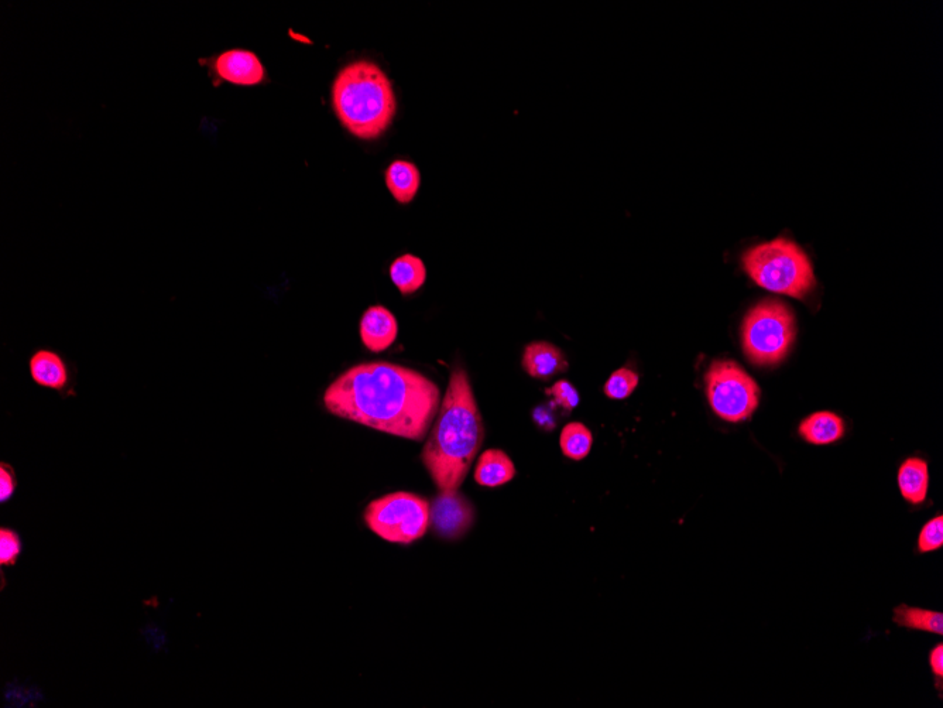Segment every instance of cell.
Listing matches in <instances>:
<instances>
[{
  "instance_id": "6da1fadb",
  "label": "cell",
  "mask_w": 943,
  "mask_h": 708,
  "mask_svg": "<svg viewBox=\"0 0 943 708\" xmlns=\"http://www.w3.org/2000/svg\"><path fill=\"white\" fill-rule=\"evenodd\" d=\"M441 400L440 388L430 378L383 361L353 365L322 395L329 415L414 441L427 436Z\"/></svg>"
},
{
  "instance_id": "7a4b0ae2",
  "label": "cell",
  "mask_w": 943,
  "mask_h": 708,
  "mask_svg": "<svg viewBox=\"0 0 943 708\" xmlns=\"http://www.w3.org/2000/svg\"><path fill=\"white\" fill-rule=\"evenodd\" d=\"M485 439V426L465 369L456 368L425 443L423 463L440 492L458 491Z\"/></svg>"
},
{
  "instance_id": "3957f363",
  "label": "cell",
  "mask_w": 943,
  "mask_h": 708,
  "mask_svg": "<svg viewBox=\"0 0 943 708\" xmlns=\"http://www.w3.org/2000/svg\"><path fill=\"white\" fill-rule=\"evenodd\" d=\"M331 104L346 131L366 142L382 138L397 114L393 82L369 60L352 61L338 71Z\"/></svg>"
},
{
  "instance_id": "277c9868",
  "label": "cell",
  "mask_w": 943,
  "mask_h": 708,
  "mask_svg": "<svg viewBox=\"0 0 943 708\" xmlns=\"http://www.w3.org/2000/svg\"><path fill=\"white\" fill-rule=\"evenodd\" d=\"M743 269L768 292L804 299L815 289L814 268L807 253L788 239L753 246L743 255Z\"/></svg>"
},
{
  "instance_id": "5b68a950",
  "label": "cell",
  "mask_w": 943,
  "mask_h": 708,
  "mask_svg": "<svg viewBox=\"0 0 943 708\" xmlns=\"http://www.w3.org/2000/svg\"><path fill=\"white\" fill-rule=\"evenodd\" d=\"M795 333V318L790 307L778 300H763L744 317L743 350L753 364L770 367L787 357Z\"/></svg>"
},
{
  "instance_id": "8992f818",
  "label": "cell",
  "mask_w": 943,
  "mask_h": 708,
  "mask_svg": "<svg viewBox=\"0 0 943 708\" xmlns=\"http://www.w3.org/2000/svg\"><path fill=\"white\" fill-rule=\"evenodd\" d=\"M366 525L386 542L410 545L430 528L431 505L411 492H393L370 502L365 509Z\"/></svg>"
},
{
  "instance_id": "52a82bcc",
  "label": "cell",
  "mask_w": 943,
  "mask_h": 708,
  "mask_svg": "<svg viewBox=\"0 0 943 708\" xmlns=\"http://www.w3.org/2000/svg\"><path fill=\"white\" fill-rule=\"evenodd\" d=\"M705 385L709 405L725 422H744L759 407V385L736 362H712L705 375Z\"/></svg>"
},
{
  "instance_id": "ba28073f",
  "label": "cell",
  "mask_w": 943,
  "mask_h": 708,
  "mask_svg": "<svg viewBox=\"0 0 943 708\" xmlns=\"http://www.w3.org/2000/svg\"><path fill=\"white\" fill-rule=\"evenodd\" d=\"M27 371L34 385L39 388L56 392L63 399L78 395L77 364L56 348H34L27 358Z\"/></svg>"
},
{
  "instance_id": "9c48e42d",
  "label": "cell",
  "mask_w": 943,
  "mask_h": 708,
  "mask_svg": "<svg viewBox=\"0 0 943 708\" xmlns=\"http://www.w3.org/2000/svg\"><path fill=\"white\" fill-rule=\"evenodd\" d=\"M200 64L208 68L216 85L226 82L238 87H257L269 81L262 60L250 50L222 51L214 57L201 58Z\"/></svg>"
},
{
  "instance_id": "30bf717a",
  "label": "cell",
  "mask_w": 943,
  "mask_h": 708,
  "mask_svg": "<svg viewBox=\"0 0 943 708\" xmlns=\"http://www.w3.org/2000/svg\"><path fill=\"white\" fill-rule=\"evenodd\" d=\"M475 511L471 502L458 491L440 492L431 505L430 526L440 538H462L471 529Z\"/></svg>"
},
{
  "instance_id": "8fae6325",
  "label": "cell",
  "mask_w": 943,
  "mask_h": 708,
  "mask_svg": "<svg viewBox=\"0 0 943 708\" xmlns=\"http://www.w3.org/2000/svg\"><path fill=\"white\" fill-rule=\"evenodd\" d=\"M359 335L366 350L375 354L386 351L399 335L397 318L387 307H369L360 318Z\"/></svg>"
},
{
  "instance_id": "7c38bea8",
  "label": "cell",
  "mask_w": 943,
  "mask_h": 708,
  "mask_svg": "<svg viewBox=\"0 0 943 708\" xmlns=\"http://www.w3.org/2000/svg\"><path fill=\"white\" fill-rule=\"evenodd\" d=\"M521 364L531 378L540 379V381H548L568 371V361L564 352L551 342L545 341L528 344Z\"/></svg>"
},
{
  "instance_id": "4fadbf2b",
  "label": "cell",
  "mask_w": 943,
  "mask_h": 708,
  "mask_svg": "<svg viewBox=\"0 0 943 708\" xmlns=\"http://www.w3.org/2000/svg\"><path fill=\"white\" fill-rule=\"evenodd\" d=\"M386 187L399 204H410L421 187L420 169L408 160H394L384 173Z\"/></svg>"
},
{
  "instance_id": "5bb4252c",
  "label": "cell",
  "mask_w": 943,
  "mask_h": 708,
  "mask_svg": "<svg viewBox=\"0 0 943 708\" xmlns=\"http://www.w3.org/2000/svg\"><path fill=\"white\" fill-rule=\"evenodd\" d=\"M514 477H516V467L504 451L490 448L479 457L475 468V481L480 487H502L509 484Z\"/></svg>"
},
{
  "instance_id": "9a60e30c",
  "label": "cell",
  "mask_w": 943,
  "mask_h": 708,
  "mask_svg": "<svg viewBox=\"0 0 943 708\" xmlns=\"http://www.w3.org/2000/svg\"><path fill=\"white\" fill-rule=\"evenodd\" d=\"M389 276L403 296H411L427 282V268L423 259L411 253H404L390 265Z\"/></svg>"
},
{
  "instance_id": "2e32d148",
  "label": "cell",
  "mask_w": 943,
  "mask_h": 708,
  "mask_svg": "<svg viewBox=\"0 0 943 708\" xmlns=\"http://www.w3.org/2000/svg\"><path fill=\"white\" fill-rule=\"evenodd\" d=\"M802 439L814 446H828L842 439L845 424L832 412H816L807 417L800 426Z\"/></svg>"
},
{
  "instance_id": "e0dca14e",
  "label": "cell",
  "mask_w": 943,
  "mask_h": 708,
  "mask_svg": "<svg viewBox=\"0 0 943 708\" xmlns=\"http://www.w3.org/2000/svg\"><path fill=\"white\" fill-rule=\"evenodd\" d=\"M928 464L922 458L911 457L905 460L898 470V487L905 501L920 505L928 494Z\"/></svg>"
},
{
  "instance_id": "ac0fdd59",
  "label": "cell",
  "mask_w": 943,
  "mask_h": 708,
  "mask_svg": "<svg viewBox=\"0 0 943 708\" xmlns=\"http://www.w3.org/2000/svg\"><path fill=\"white\" fill-rule=\"evenodd\" d=\"M894 622L901 628L915 629V631L943 634V615L941 612L911 608L901 604L894 610Z\"/></svg>"
},
{
  "instance_id": "d6986e66",
  "label": "cell",
  "mask_w": 943,
  "mask_h": 708,
  "mask_svg": "<svg viewBox=\"0 0 943 708\" xmlns=\"http://www.w3.org/2000/svg\"><path fill=\"white\" fill-rule=\"evenodd\" d=\"M560 444L565 457L574 461L584 460L592 450V432L585 424L568 423L562 430Z\"/></svg>"
},
{
  "instance_id": "ffe728a7",
  "label": "cell",
  "mask_w": 943,
  "mask_h": 708,
  "mask_svg": "<svg viewBox=\"0 0 943 708\" xmlns=\"http://www.w3.org/2000/svg\"><path fill=\"white\" fill-rule=\"evenodd\" d=\"M639 385V375L629 368H620L613 372L605 385V395L609 399L624 400L629 398Z\"/></svg>"
},
{
  "instance_id": "44dd1931",
  "label": "cell",
  "mask_w": 943,
  "mask_h": 708,
  "mask_svg": "<svg viewBox=\"0 0 943 708\" xmlns=\"http://www.w3.org/2000/svg\"><path fill=\"white\" fill-rule=\"evenodd\" d=\"M23 553L22 536L10 528L0 529V564L15 566Z\"/></svg>"
},
{
  "instance_id": "7402d4cb",
  "label": "cell",
  "mask_w": 943,
  "mask_h": 708,
  "mask_svg": "<svg viewBox=\"0 0 943 708\" xmlns=\"http://www.w3.org/2000/svg\"><path fill=\"white\" fill-rule=\"evenodd\" d=\"M545 395L551 399V402L554 403L558 409L564 410V412H572L576 406L579 405V393L576 391L574 385L571 382L561 379V381L555 382L551 388H548L545 391Z\"/></svg>"
},
{
  "instance_id": "603a6c76",
  "label": "cell",
  "mask_w": 943,
  "mask_h": 708,
  "mask_svg": "<svg viewBox=\"0 0 943 708\" xmlns=\"http://www.w3.org/2000/svg\"><path fill=\"white\" fill-rule=\"evenodd\" d=\"M943 546V518L932 519L922 528L918 538V550L921 553H931Z\"/></svg>"
},
{
  "instance_id": "cb8c5ba5",
  "label": "cell",
  "mask_w": 943,
  "mask_h": 708,
  "mask_svg": "<svg viewBox=\"0 0 943 708\" xmlns=\"http://www.w3.org/2000/svg\"><path fill=\"white\" fill-rule=\"evenodd\" d=\"M19 487L15 468L9 463H0V504L12 501Z\"/></svg>"
},
{
  "instance_id": "d4e9b609",
  "label": "cell",
  "mask_w": 943,
  "mask_h": 708,
  "mask_svg": "<svg viewBox=\"0 0 943 708\" xmlns=\"http://www.w3.org/2000/svg\"><path fill=\"white\" fill-rule=\"evenodd\" d=\"M555 407L557 406L551 402L550 405L540 406L534 410V422L537 423L538 427L547 430V432L555 429V426H557V420L554 416Z\"/></svg>"
},
{
  "instance_id": "484cf974",
  "label": "cell",
  "mask_w": 943,
  "mask_h": 708,
  "mask_svg": "<svg viewBox=\"0 0 943 708\" xmlns=\"http://www.w3.org/2000/svg\"><path fill=\"white\" fill-rule=\"evenodd\" d=\"M929 665H931L932 673L936 677V687H938L939 693H942V677H943V645L939 643L934 651L929 655Z\"/></svg>"
}]
</instances>
